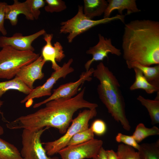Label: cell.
<instances>
[{"label": "cell", "instance_id": "cell-9", "mask_svg": "<svg viewBox=\"0 0 159 159\" xmlns=\"http://www.w3.org/2000/svg\"><path fill=\"white\" fill-rule=\"evenodd\" d=\"M73 62V59L71 58L67 62L64 63L59 69L52 73L50 77L44 84L32 90L20 102L23 103L34 98L46 96H50L52 95L51 90L57 82L61 78H65L68 74L74 71V69L70 66Z\"/></svg>", "mask_w": 159, "mask_h": 159}, {"label": "cell", "instance_id": "cell-15", "mask_svg": "<svg viewBox=\"0 0 159 159\" xmlns=\"http://www.w3.org/2000/svg\"><path fill=\"white\" fill-rule=\"evenodd\" d=\"M21 14L24 15L28 20H34L25 1L21 2L18 0H14L12 4H7L6 6L5 19H8L12 26L17 25L18 16Z\"/></svg>", "mask_w": 159, "mask_h": 159}, {"label": "cell", "instance_id": "cell-26", "mask_svg": "<svg viewBox=\"0 0 159 159\" xmlns=\"http://www.w3.org/2000/svg\"><path fill=\"white\" fill-rule=\"evenodd\" d=\"M94 138V134L90 128L79 132L70 139L67 146L82 143Z\"/></svg>", "mask_w": 159, "mask_h": 159}, {"label": "cell", "instance_id": "cell-3", "mask_svg": "<svg viewBox=\"0 0 159 159\" xmlns=\"http://www.w3.org/2000/svg\"><path fill=\"white\" fill-rule=\"evenodd\" d=\"M93 74L100 81L97 92L100 99L115 120L123 128L130 130L131 126L125 111V104L116 77L102 62L94 69Z\"/></svg>", "mask_w": 159, "mask_h": 159}, {"label": "cell", "instance_id": "cell-11", "mask_svg": "<svg viewBox=\"0 0 159 159\" xmlns=\"http://www.w3.org/2000/svg\"><path fill=\"white\" fill-rule=\"evenodd\" d=\"M99 41L95 46L90 47L86 51V53L92 54L91 59L88 61L85 65L86 71L90 69L92 62L95 61H102L106 57H108L109 53L120 56L122 53L120 50L113 46L110 38H105L101 34H98Z\"/></svg>", "mask_w": 159, "mask_h": 159}, {"label": "cell", "instance_id": "cell-18", "mask_svg": "<svg viewBox=\"0 0 159 159\" xmlns=\"http://www.w3.org/2000/svg\"><path fill=\"white\" fill-rule=\"evenodd\" d=\"M84 2L83 13L91 19L104 13L108 5L105 0H84Z\"/></svg>", "mask_w": 159, "mask_h": 159}, {"label": "cell", "instance_id": "cell-13", "mask_svg": "<svg viewBox=\"0 0 159 159\" xmlns=\"http://www.w3.org/2000/svg\"><path fill=\"white\" fill-rule=\"evenodd\" d=\"M46 62L40 55L35 61L20 69L15 76L32 90L35 81L41 80L44 76L42 69Z\"/></svg>", "mask_w": 159, "mask_h": 159}, {"label": "cell", "instance_id": "cell-6", "mask_svg": "<svg viewBox=\"0 0 159 159\" xmlns=\"http://www.w3.org/2000/svg\"><path fill=\"white\" fill-rule=\"evenodd\" d=\"M97 114L96 108L85 110L80 112L75 118L73 119L70 126L63 136L54 141L43 143L47 155L49 156H52L66 147L75 134L89 128V121L96 116Z\"/></svg>", "mask_w": 159, "mask_h": 159}, {"label": "cell", "instance_id": "cell-29", "mask_svg": "<svg viewBox=\"0 0 159 159\" xmlns=\"http://www.w3.org/2000/svg\"><path fill=\"white\" fill-rule=\"evenodd\" d=\"M116 141L118 143L122 142L125 145L130 146L138 150L140 145L136 141L132 135H128L119 133L115 137Z\"/></svg>", "mask_w": 159, "mask_h": 159}, {"label": "cell", "instance_id": "cell-22", "mask_svg": "<svg viewBox=\"0 0 159 159\" xmlns=\"http://www.w3.org/2000/svg\"><path fill=\"white\" fill-rule=\"evenodd\" d=\"M138 152L141 159H159V140L140 145Z\"/></svg>", "mask_w": 159, "mask_h": 159}, {"label": "cell", "instance_id": "cell-16", "mask_svg": "<svg viewBox=\"0 0 159 159\" xmlns=\"http://www.w3.org/2000/svg\"><path fill=\"white\" fill-rule=\"evenodd\" d=\"M108 5L104 13V18L110 17L111 13L115 10L122 15L123 10H127V15L141 11L137 5L135 0H108Z\"/></svg>", "mask_w": 159, "mask_h": 159}, {"label": "cell", "instance_id": "cell-33", "mask_svg": "<svg viewBox=\"0 0 159 159\" xmlns=\"http://www.w3.org/2000/svg\"><path fill=\"white\" fill-rule=\"evenodd\" d=\"M107 159H118L116 153L113 150H106Z\"/></svg>", "mask_w": 159, "mask_h": 159}, {"label": "cell", "instance_id": "cell-17", "mask_svg": "<svg viewBox=\"0 0 159 159\" xmlns=\"http://www.w3.org/2000/svg\"><path fill=\"white\" fill-rule=\"evenodd\" d=\"M126 63L129 69L136 68L140 70L147 81L159 89V64L151 67L137 62H126Z\"/></svg>", "mask_w": 159, "mask_h": 159}, {"label": "cell", "instance_id": "cell-8", "mask_svg": "<svg viewBox=\"0 0 159 159\" xmlns=\"http://www.w3.org/2000/svg\"><path fill=\"white\" fill-rule=\"evenodd\" d=\"M102 140L93 139L80 144L68 146L58 153L62 159H84L93 158L102 147Z\"/></svg>", "mask_w": 159, "mask_h": 159}, {"label": "cell", "instance_id": "cell-1", "mask_svg": "<svg viewBox=\"0 0 159 159\" xmlns=\"http://www.w3.org/2000/svg\"><path fill=\"white\" fill-rule=\"evenodd\" d=\"M85 88L76 96L69 98H60L49 101L45 107L36 112L20 116L7 124L10 129H25L32 131L45 127L57 129L59 133L66 132L74 113L83 108L95 109L98 105L84 98Z\"/></svg>", "mask_w": 159, "mask_h": 159}, {"label": "cell", "instance_id": "cell-2", "mask_svg": "<svg viewBox=\"0 0 159 159\" xmlns=\"http://www.w3.org/2000/svg\"><path fill=\"white\" fill-rule=\"evenodd\" d=\"M122 48L126 62L159 64V22L136 20L125 24Z\"/></svg>", "mask_w": 159, "mask_h": 159}, {"label": "cell", "instance_id": "cell-19", "mask_svg": "<svg viewBox=\"0 0 159 159\" xmlns=\"http://www.w3.org/2000/svg\"><path fill=\"white\" fill-rule=\"evenodd\" d=\"M10 90H17L27 95L32 90L16 76L13 79L0 82V97Z\"/></svg>", "mask_w": 159, "mask_h": 159}, {"label": "cell", "instance_id": "cell-27", "mask_svg": "<svg viewBox=\"0 0 159 159\" xmlns=\"http://www.w3.org/2000/svg\"><path fill=\"white\" fill-rule=\"evenodd\" d=\"M25 1L34 19H37L41 13L40 9L44 6L45 1L43 0H26Z\"/></svg>", "mask_w": 159, "mask_h": 159}, {"label": "cell", "instance_id": "cell-10", "mask_svg": "<svg viewBox=\"0 0 159 159\" xmlns=\"http://www.w3.org/2000/svg\"><path fill=\"white\" fill-rule=\"evenodd\" d=\"M94 69L92 68L87 71L83 72L76 81L60 85L54 90L53 93L47 98L39 102L35 103L34 108H37L47 102L55 99L69 98L73 97L77 93L79 86L85 81H90L92 78Z\"/></svg>", "mask_w": 159, "mask_h": 159}, {"label": "cell", "instance_id": "cell-4", "mask_svg": "<svg viewBox=\"0 0 159 159\" xmlns=\"http://www.w3.org/2000/svg\"><path fill=\"white\" fill-rule=\"evenodd\" d=\"M39 54L16 50L9 46L0 50V79L11 80L20 69L37 59Z\"/></svg>", "mask_w": 159, "mask_h": 159}, {"label": "cell", "instance_id": "cell-12", "mask_svg": "<svg viewBox=\"0 0 159 159\" xmlns=\"http://www.w3.org/2000/svg\"><path fill=\"white\" fill-rule=\"evenodd\" d=\"M46 33L45 30L42 29L28 36H24L21 33H16L10 37L0 36V47L9 46L17 50L34 52L35 49L32 45V43Z\"/></svg>", "mask_w": 159, "mask_h": 159}, {"label": "cell", "instance_id": "cell-7", "mask_svg": "<svg viewBox=\"0 0 159 159\" xmlns=\"http://www.w3.org/2000/svg\"><path fill=\"white\" fill-rule=\"evenodd\" d=\"M49 127L32 131L23 129L21 134L22 148L21 154L25 159H59L58 157L48 156L42 145L40 138L43 132Z\"/></svg>", "mask_w": 159, "mask_h": 159}, {"label": "cell", "instance_id": "cell-34", "mask_svg": "<svg viewBox=\"0 0 159 159\" xmlns=\"http://www.w3.org/2000/svg\"><path fill=\"white\" fill-rule=\"evenodd\" d=\"M4 102L3 101L0 100V108L1 107V106L3 104ZM1 112L0 111V114H1ZM4 129L2 127L0 126V135H1L3 134L4 133Z\"/></svg>", "mask_w": 159, "mask_h": 159}, {"label": "cell", "instance_id": "cell-36", "mask_svg": "<svg viewBox=\"0 0 159 159\" xmlns=\"http://www.w3.org/2000/svg\"><path fill=\"white\" fill-rule=\"evenodd\" d=\"M0 159H1L0 158Z\"/></svg>", "mask_w": 159, "mask_h": 159}, {"label": "cell", "instance_id": "cell-14", "mask_svg": "<svg viewBox=\"0 0 159 159\" xmlns=\"http://www.w3.org/2000/svg\"><path fill=\"white\" fill-rule=\"evenodd\" d=\"M44 35L43 39L46 43L42 48L41 55L46 62H51L52 68L54 71L57 70L61 67L57 64L56 61L60 62L65 56L63 47L58 42L55 43L53 46L52 45V40L53 36V34L45 33Z\"/></svg>", "mask_w": 159, "mask_h": 159}, {"label": "cell", "instance_id": "cell-25", "mask_svg": "<svg viewBox=\"0 0 159 159\" xmlns=\"http://www.w3.org/2000/svg\"><path fill=\"white\" fill-rule=\"evenodd\" d=\"M116 153L118 159H141L135 148L123 144L118 145Z\"/></svg>", "mask_w": 159, "mask_h": 159}, {"label": "cell", "instance_id": "cell-31", "mask_svg": "<svg viewBox=\"0 0 159 159\" xmlns=\"http://www.w3.org/2000/svg\"><path fill=\"white\" fill-rule=\"evenodd\" d=\"M7 4L5 2H0V32L4 36L7 34V31L4 26L5 8Z\"/></svg>", "mask_w": 159, "mask_h": 159}, {"label": "cell", "instance_id": "cell-24", "mask_svg": "<svg viewBox=\"0 0 159 159\" xmlns=\"http://www.w3.org/2000/svg\"><path fill=\"white\" fill-rule=\"evenodd\" d=\"M159 134V129L157 127L154 126L148 128L143 124L140 123L137 126L132 136L138 143L148 136Z\"/></svg>", "mask_w": 159, "mask_h": 159}, {"label": "cell", "instance_id": "cell-21", "mask_svg": "<svg viewBox=\"0 0 159 159\" xmlns=\"http://www.w3.org/2000/svg\"><path fill=\"white\" fill-rule=\"evenodd\" d=\"M137 99L147 109L151 120V123L154 125L159 123V100L146 99L139 95Z\"/></svg>", "mask_w": 159, "mask_h": 159}, {"label": "cell", "instance_id": "cell-23", "mask_svg": "<svg viewBox=\"0 0 159 159\" xmlns=\"http://www.w3.org/2000/svg\"><path fill=\"white\" fill-rule=\"evenodd\" d=\"M0 158L1 159H23L15 146L0 138Z\"/></svg>", "mask_w": 159, "mask_h": 159}, {"label": "cell", "instance_id": "cell-28", "mask_svg": "<svg viewBox=\"0 0 159 159\" xmlns=\"http://www.w3.org/2000/svg\"><path fill=\"white\" fill-rule=\"evenodd\" d=\"M45 1L47 5L45 6L44 9L47 12H60L67 8L65 2L61 0H46Z\"/></svg>", "mask_w": 159, "mask_h": 159}, {"label": "cell", "instance_id": "cell-32", "mask_svg": "<svg viewBox=\"0 0 159 159\" xmlns=\"http://www.w3.org/2000/svg\"><path fill=\"white\" fill-rule=\"evenodd\" d=\"M92 159H107L106 150L102 147L97 154Z\"/></svg>", "mask_w": 159, "mask_h": 159}, {"label": "cell", "instance_id": "cell-30", "mask_svg": "<svg viewBox=\"0 0 159 159\" xmlns=\"http://www.w3.org/2000/svg\"><path fill=\"white\" fill-rule=\"evenodd\" d=\"M90 128L94 134L98 136L104 135L107 130L105 123L103 121L100 119L95 120Z\"/></svg>", "mask_w": 159, "mask_h": 159}, {"label": "cell", "instance_id": "cell-20", "mask_svg": "<svg viewBox=\"0 0 159 159\" xmlns=\"http://www.w3.org/2000/svg\"><path fill=\"white\" fill-rule=\"evenodd\" d=\"M133 69L135 73V80L130 87V90L141 89L148 94H152L156 92L157 94L159 93V89L150 83L140 70L136 68Z\"/></svg>", "mask_w": 159, "mask_h": 159}, {"label": "cell", "instance_id": "cell-5", "mask_svg": "<svg viewBox=\"0 0 159 159\" xmlns=\"http://www.w3.org/2000/svg\"><path fill=\"white\" fill-rule=\"evenodd\" d=\"M125 16V15L119 14L111 17L93 20L84 14L83 6H79L77 13L74 16L70 19L61 22L60 33H68L67 39L70 43L76 36L96 26L116 20H120L124 23Z\"/></svg>", "mask_w": 159, "mask_h": 159}, {"label": "cell", "instance_id": "cell-35", "mask_svg": "<svg viewBox=\"0 0 159 159\" xmlns=\"http://www.w3.org/2000/svg\"><path fill=\"white\" fill-rule=\"evenodd\" d=\"M23 159H25L23 158Z\"/></svg>", "mask_w": 159, "mask_h": 159}]
</instances>
